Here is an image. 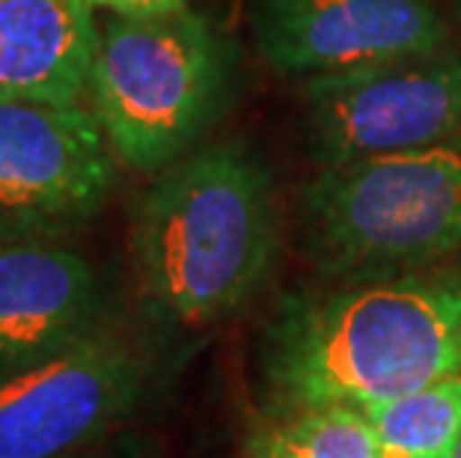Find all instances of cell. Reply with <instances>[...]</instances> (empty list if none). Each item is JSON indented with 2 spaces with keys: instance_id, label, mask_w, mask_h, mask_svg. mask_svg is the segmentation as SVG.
<instances>
[{
  "instance_id": "8992f818",
  "label": "cell",
  "mask_w": 461,
  "mask_h": 458,
  "mask_svg": "<svg viewBox=\"0 0 461 458\" xmlns=\"http://www.w3.org/2000/svg\"><path fill=\"white\" fill-rule=\"evenodd\" d=\"M298 93L319 167L431 149L461 131V48L303 77Z\"/></svg>"
},
{
  "instance_id": "4fadbf2b",
  "label": "cell",
  "mask_w": 461,
  "mask_h": 458,
  "mask_svg": "<svg viewBox=\"0 0 461 458\" xmlns=\"http://www.w3.org/2000/svg\"><path fill=\"white\" fill-rule=\"evenodd\" d=\"M81 458H161V446L149 435L122 432L107 437L104 444H99L95 450H90Z\"/></svg>"
},
{
  "instance_id": "52a82bcc",
  "label": "cell",
  "mask_w": 461,
  "mask_h": 458,
  "mask_svg": "<svg viewBox=\"0 0 461 458\" xmlns=\"http://www.w3.org/2000/svg\"><path fill=\"white\" fill-rule=\"evenodd\" d=\"M120 170L86 102L0 99V238H68L99 218Z\"/></svg>"
},
{
  "instance_id": "277c9868",
  "label": "cell",
  "mask_w": 461,
  "mask_h": 458,
  "mask_svg": "<svg viewBox=\"0 0 461 458\" xmlns=\"http://www.w3.org/2000/svg\"><path fill=\"white\" fill-rule=\"evenodd\" d=\"M298 241L337 283L438 268L461 253V152L444 143L319 167L301 191Z\"/></svg>"
},
{
  "instance_id": "6da1fadb",
  "label": "cell",
  "mask_w": 461,
  "mask_h": 458,
  "mask_svg": "<svg viewBox=\"0 0 461 458\" xmlns=\"http://www.w3.org/2000/svg\"><path fill=\"white\" fill-rule=\"evenodd\" d=\"M262 417L375 408L461 375V271L289 292L259 337Z\"/></svg>"
},
{
  "instance_id": "3957f363",
  "label": "cell",
  "mask_w": 461,
  "mask_h": 458,
  "mask_svg": "<svg viewBox=\"0 0 461 458\" xmlns=\"http://www.w3.org/2000/svg\"><path fill=\"white\" fill-rule=\"evenodd\" d=\"M232 75V39L191 6L155 18L107 15L84 99L120 167L155 179L209 138Z\"/></svg>"
},
{
  "instance_id": "5b68a950",
  "label": "cell",
  "mask_w": 461,
  "mask_h": 458,
  "mask_svg": "<svg viewBox=\"0 0 461 458\" xmlns=\"http://www.w3.org/2000/svg\"><path fill=\"white\" fill-rule=\"evenodd\" d=\"M155 360L120 321L0 378V458H81L146 402Z\"/></svg>"
},
{
  "instance_id": "7a4b0ae2",
  "label": "cell",
  "mask_w": 461,
  "mask_h": 458,
  "mask_svg": "<svg viewBox=\"0 0 461 458\" xmlns=\"http://www.w3.org/2000/svg\"><path fill=\"white\" fill-rule=\"evenodd\" d=\"M283 241L274 173L248 140L203 143L149 182L131 214V274L155 330L194 337L241 313Z\"/></svg>"
},
{
  "instance_id": "7c38bea8",
  "label": "cell",
  "mask_w": 461,
  "mask_h": 458,
  "mask_svg": "<svg viewBox=\"0 0 461 458\" xmlns=\"http://www.w3.org/2000/svg\"><path fill=\"white\" fill-rule=\"evenodd\" d=\"M378 458H449L461 441V375L369 411Z\"/></svg>"
},
{
  "instance_id": "8fae6325",
  "label": "cell",
  "mask_w": 461,
  "mask_h": 458,
  "mask_svg": "<svg viewBox=\"0 0 461 458\" xmlns=\"http://www.w3.org/2000/svg\"><path fill=\"white\" fill-rule=\"evenodd\" d=\"M241 458H378L369 414L355 408H307L262 417Z\"/></svg>"
},
{
  "instance_id": "9c48e42d",
  "label": "cell",
  "mask_w": 461,
  "mask_h": 458,
  "mask_svg": "<svg viewBox=\"0 0 461 458\" xmlns=\"http://www.w3.org/2000/svg\"><path fill=\"white\" fill-rule=\"evenodd\" d=\"M113 319L99 271L66 238H0V378L66 352Z\"/></svg>"
},
{
  "instance_id": "30bf717a",
  "label": "cell",
  "mask_w": 461,
  "mask_h": 458,
  "mask_svg": "<svg viewBox=\"0 0 461 458\" xmlns=\"http://www.w3.org/2000/svg\"><path fill=\"white\" fill-rule=\"evenodd\" d=\"M95 51L90 0H0V99L84 102Z\"/></svg>"
},
{
  "instance_id": "9a60e30c",
  "label": "cell",
  "mask_w": 461,
  "mask_h": 458,
  "mask_svg": "<svg viewBox=\"0 0 461 458\" xmlns=\"http://www.w3.org/2000/svg\"><path fill=\"white\" fill-rule=\"evenodd\" d=\"M447 4H449V6H453V9H456V13H461V0H447Z\"/></svg>"
},
{
  "instance_id": "5bb4252c",
  "label": "cell",
  "mask_w": 461,
  "mask_h": 458,
  "mask_svg": "<svg viewBox=\"0 0 461 458\" xmlns=\"http://www.w3.org/2000/svg\"><path fill=\"white\" fill-rule=\"evenodd\" d=\"M93 9H104L107 15L122 18H155L188 6L185 0H90Z\"/></svg>"
},
{
  "instance_id": "ba28073f",
  "label": "cell",
  "mask_w": 461,
  "mask_h": 458,
  "mask_svg": "<svg viewBox=\"0 0 461 458\" xmlns=\"http://www.w3.org/2000/svg\"><path fill=\"white\" fill-rule=\"evenodd\" d=\"M250 39L289 77L337 75L453 45L431 0H250Z\"/></svg>"
},
{
  "instance_id": "2e32d148",
  "label": "cell",
  "mask_w": 461,
  "mask_h": 458,
  "mask_svg": "<svg viewBox=\"0 0 461 458\" xmlns=\"http://www.w3.org/2000/svg\"><path fill=\"white\" fill-rule=\"evenodd\" d=\"M449 458H461V441H458V446H456V450H453V455H449Z\"/></svg>"
}]
</instances>
